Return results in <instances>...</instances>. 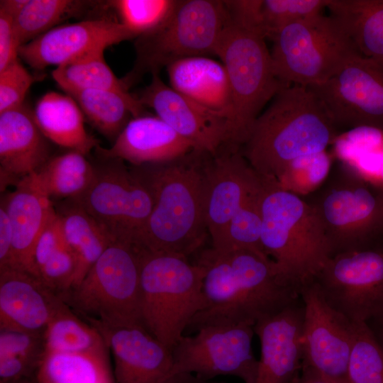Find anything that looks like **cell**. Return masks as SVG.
Masks as SVG:
<instances>
[{
  "label": "cell",
  "mask_w": 383,
  "mask_h": 383,
  "mask_svg": "<svg viewBox=\"0 0 383 383\" xmlns=\"http://www.w3.org/2000/svg\"><path fill=\"white\" fill-rule=\"evenodd\" d=\"M136 97L144 107L152 108L157 116L192 141L199 150L214 156L225 146H230L227 116L175 91L158 73L152 74L150 83Z\"/></svg>",
  "instance_id": "obj_17"
},
{
  "label": "cell",
  "mask_w": 383,
  "mask_h": 383,
  "mask_svg": "<svg viewBox=\"0 0 383 383\" xmlns=\"http://www.w3.org/2000/svg\"><path fill=\"white\" fill-rule=\"evenodd\" d=\"M340 168L307 201L323 226L332 255L376 243L383 231V189Z\"/></svg>",
  "instance_id": "obj_10"
},
{
  "label": "cell",
  "mask_w": 383,
  "mask_h": 383,
  "mask_svg": "<svg viewBox=\"0 0 383 383\" xmlns=\"http://www.w3.org/2000/svg\"><path fill=\"white\" fill-rule=\"evenodd\" d=\"M33 174L52 200H76L89 187L94 169L85 155L70 150L51 157Z\"/></svg>",
  "instance_id": "obj_30"
},
{
  "label": "cell",
  "mask_w": 383,
  "mask_h": 383,
  "mask_svg": "<svg viewBox=\"0 0 383 383\" xmlns=\"http://www.w3.org/2000/svg\"><path fill=\"white\" fill-rule=\"evenodd\" d=\"M326 8L361 55L383 60V0H327Z\"/></svg>",
  "instance_id": "obj_28"
},
{
  "label": "cell",
  "mask_w": 383,
  "mask_h": 383,
  "mask_svg": "<svg viewBox=\"0 0 383 383\" xmlns=\"http://www.w3.org/2000/svg\"><path fill=\"white\" fill-rule=\"evenodd\" d=\"M38 383H116L109 354L45 352Z\"/></svg>",
  "instance_id": "obj_29"
},
{
  "label": "cell",
  "mask_w": 383,
  "mask_h": 383,
  "mask_svg": "<svg viewBox=\"0 0 383 383\" xmlns=\"http://www.w3.org/2000/svg\"><path fill=\"white\" fill-rule=\"evenodd\" d=\"M253 326L213 325L199 328L193 336L182 335L172 352L178 372L208 381L221 375L254 383L259 360L253 355Z\"/></svg>",
  "instance_id": "obj_13"
},
{
  "label": "cell",
  "mask_w": 383,
  "mask_h": 383,
  "mask_svg": "<svg viewBox=\"0 0 383 383\" xmlns=\"http://www.w3.org/2000/svg\"><path fill=\"white\" fill-rule=\"evenodd\" d=\"M304 304L302 369L349 383L356 323L333 308L313 282L300 292Z\"/></svg>",
  "instance_id": "obj_15"
},
{
  "label": "cell",
  "mask_w": 383,
  "mask_h": 383,
  "mask_svg": "<svg viewBox=\"0 0 383 383\" xmlns=\"http://www.w3.org/2000/svg\"><path fill=\"white\" fill-rule=\"evenodd\" d=\"M65 302L44 330L45 352L109 354L100 333Z\"/></svg>",
  "instance_id": "obj_32"
},
{
  "label": "cell",
  "mask_w": 383,
  "mask_h": 383,
  "mask_svg": "<svg viewBox=\"0 0 383 383\" xmlns=\"http://www.w3.org/2000/svg\"><path fill=\"white\" fill-rule=\"evenodd\" d=\"M197 264L204 268L205 307L187 328L248 324L274 316L300 298V292L278 276L268 256L238 249L204 251Z\"/></svg>",
  "instance_id": "obj_1"
},
{
  "label": "cell",
  "mask_w": 383,
  "mask_h": 383,
  "mask_svg": "<svg viewBox=\"0 0 383 383\" xmlns=\"http://www.w3.org/2000/svg\"><path fill=\"white\" fill-rule=\"evenodd\" d=\"M309 88L336 129L383 131V60L356 52L328 81Z\"/></svg>",
  "instance_id": "obj_14"
},
{
  "label": "cell",
  "mask_w": 383,
  "mask_h": 383,
  "mask_svg": "<svg viewBox=\"0 0 383 383\" xmlns=\"http://www.w3.org/2000/svg\"><path fill=\"white\" fill-rule=\"evenodd\" d=\"M21 46L13 18L0 9V72L18 59Z\"/></svg>",
  "instance_id": "obj_46"
},
{
  "label": "cell",
  "mask_w": 383,
  "mask_h": 383,
  "mask_svg": "<svg viewBox=\"0 0 383 383\" xmlns=\"http://www.w3.org/2000/svg\"><path fill=\"white\" fill-rule=\"evenodd\" d=\"M49 141L25 104L0 113L1 187L37 172L51 157Z\"/></svg>",
  "instance_id": "obj_23"
},
{
  "label": "cell",
  "mask_w": 383,
  "mask_h": 383,
  "mask_svg": "<svg viewBox=\"0 0 383 383\" xmlns=\"http://www.w3.org/2000/svg\"><path fill=\"white\" fill-rule=\"evenodd\" d=\"M303 318L304 304L300 296L279 313L253 326L261 346L254 383L296 382L302 369Z\"/></svg>",
  "instance_id": "obj_20"
},
{
  "label": "cell",
  "mask_w": 383,
  "mask_h": 383,
  "mask_svg": "<svg viewBox=\"0 0 383 383\" xmlns=\"http://www.w3.org/2000/svg\"><path fill=\"white\" fill-rule=\"evenodd\" d=\"M44 135L52 143L87 155L99 145L84 127V114L68 94L49 91L37 101L33 111Z\"/></svg>",
  "instance_id": "obj_26"
},
{
  "label": "cell",
  "mask_w": 383,
  "mask_h": 383,
  "mask_svg": "<svg viewBox=\"0 0 383 383\" xmlns=\"http://www.w3.org/2000/svg\"><path fill=\"white\" fill-rule=\"evenodd\" d=\"M27 1L28 0H1L0 9L11 16L14 19Z\"/></svg>",
  "instance_id": "obj_49"
},
{
  "label": "cell",
  "mask_w": 383,
  "mask_h": 383,
  "mask_svg": "<svg viewBox=\"0 0 383 383\" xmlns=\"http://www.w3.org/2000/svg\"><path fill=\"white\" fill-rule=\"evenodd\" d=\"M83 319L100 333L111 353L116 383H208L178 372L172 350L143 326Z\"/></svg>",
  "instance_id": "obj_16"
},
{
  "label": "cell",
  "mask_w": 383,
  "mask_h": 383,
  "mask_svg": "<svg viewBox=\"0 0 383 383\" xmlns=\"http://www.w3.org/2000/svg\"><path fill=\"white\" fill-rule=\"evenodd\" d=\"M177 2V0H114L109 4L118 13L119 22L136 38L163 23Z\"/></svg>",
  "instance_id": "obj_38"
},
{
  "label": "cell",
  "mask_w": 383,
  "mask_h": 383,
  "mask_svg": "<svg viewBox=\"0 0 383 383\" xmlns=\"http://www.w3.org/2000/svg\"><path fill=\"white\" fill-rule=\"evenodd\" d=\"M13 243L11 225L4 207L0 206V270L11 265Z\"/></svg>",
  "instance_id": "obj_47"
},
{
  "label": "cell",
  "mask_w": 383,
  "mask_h": 383,
  "mask_svg": "<svg viewBox=\"0 0 383 383\" xmlns=\"http://www.w3.org/2000/svg\"><path fill=\"white\" fill-rule=\"evenodd\" d=\"M13 383H38L36 377L26 378Z\"/></svg>",
  "instance_id": "obj_51"
},
{
  "label": "cell",
  "mask_w": 383,
  "mask_h": 383,
  "mask_svg": "<svg viewBox=\"0 0 383 383\" xmlns=\"http://www.w3.org/2000/svg\"><path fill=\"white\" fill-rule=\"evenodd\" d=\"M99 157L119 159L133 167L175 160L199 150L158 116L133 118L112 146L95 149Z\"/></svg>",
  "instance_id": "obj_22"
},
{
  "label": "cell",
  "mask_w": 383,
  "mask_h": 383,
  "mask_svg": "<svg viewBox=\"0 0 383 383\" xmlns=\"http://www.w3.org/2000/svg\"><path fill=\"white\" fill-rule=\"evenodd\" d=\"M135 36L119 21L97 18L55 26L20 47L18 55L30 66L56 67L104 52L111 45Z\"/></svg>",
  "instance_id": "obj_18"
},
{
  "label": "cell",
  "mask_w": 383,
  "mask_h": 383,
  "mask_svg": "<svg viewBox=\"0 0 383 383\" xmlns=\"http://www.w3.org/2000/svg\"><path fill=\"white\" fill-rule=\"evenodd\" d=\"M206 154L196 150L173 161L133 167L153 201L137 246L187 257L202 245L207 231Z\"/></svg>",
  "instance_id": "obj_2"
},
{
  "label": "cell",
  "mask_w": 383,
  "mask_h": 383,
  "mask_svg": "<svg viewBox=\"0 0 383 383\" xmlns=\"http://www.w3.org/2000/svg\"><path fill=\"white\" fill-rule=\"evenodd\" d=\"M43 333L0 331V355L19 357L39 368L45 353Z\"/></svg>",
  "instance_id": "obj_42"
},
{
  "label": "cell",
  "mask_w": 383,
  "mask_h": 383,
  "mask_svg": "<svg viewBox=\"0 0 383 383\" xmlns=\"http://www.w3.org/2000/svg\"><path fill=\"white\" fill-rule=\"evenodd\" d=\"M64 244L61 223L56 211L46 223L34 246L33 261L38 277L40 268Z\"/></svg>",
  "instance_id": "obj_44"
},
{
  "label": "cell",
  "mask_w": 383,
  "mask_h": 383,
  "mask_svg": "<svg viewBox=\"0 0 383 383\" xmlns=\"http://www.w3.org/2000/svg\"><path fill=\"white\" fill-rule=\"evenodd\" d=\"M33 76L16 60L0 72V113L24 104Z\"/></svg>",
  "instance_id": "obj_41"
},
{
  "label": "cell",
  "mask_w": 383,
  "mask_h": 383,
  "mask_svg": "<svg viewBox=\"0 0 383 383\" xmlns=\"http://www.w3.org/2000/svg\"><path fill=\"white\" fill-rule=\"evenodd\" d=\"M166 68L173 89L207 108L226 115L230 128L231 89L222 63L206 56H196L175 61Z\"/></svg>",
  "instance_id": "obj_25"
},
{
  "label": "cell",
  "mask_w": 383,
  "mask_h": 383,
  "mask_svg": "<svg viewBox=\"0 0 383 383\" xmlns=\"http://www.w3.org/2000/svg\"><path fill=\"white\" fill-rule=\"evenodd\" d=\"M296 383H344L309 370H301Z\"/></svg>",
  "instance_id": "obj_48"
},
{
  "label": "cell",
  "mask_w": 383,
  "mask_h": 383,
  "mask_svg": "<svg viewBox=\"0 0 383 383\" xmlns=\"http://www.w3.org/2000/svg\"><path fill=\"white\" fill-rule=\"evenodd\" d=\"M271 40L274 72L287 86L320 85L359 52L338 22L322 13L286 26Z\"/></svg>",
  "instance_id": "obj_8"
},
{
  "label": "cell",
  "mask_w": 383,
  "mask_h": 383,
  "mask_svg": "<svg viewBox=\"0 0 383 383\" xmlns=\"http://www.w3.org/2000/svg\"><path fill=\"white\" fill-rule=\"evenodd\" d=\"M60 298L83 318L111 325H141L137 245L114 240L81 282Z\"/></svg>",
  "instance_id": "obj_9"
},
{
  "label": "cell",
  "mask_w": 383,
  "mask_h": 383,
  "mask_svg": "<svg viewBox=\"0 0 383 383\" xmlns=\"http://www.w3.org/2000/svg\"><path fill=\"white\" fill-rule=\"evenodd\" d=\"M1 200L13 232L11 265L38 277L33 261L35 242L50 218L56 213L52 200L33 173L21 179ZM7 268V267H6Z\"/></svg>",
  "instance_id": "obj_24"
},
{
  "label": "cell",
  "mask_w": 383,
  "mask_h": 383,
  "mask_svg": "<svg viewBox=\"0 0 383 383\" xmlns=\"http://www.w3.org/2000/svg\"><path fill=\"white\" fill-rule=\"evenodd\" d=\"M138 248L140 323L172 350L206 306L204 268L180 255Z\"/></svg>",
  "instance_id": "obj_5"
},
{
  "label": "cell",
  "mask_w": 383,
  "mask_h": 383,
  "mask_svg": "<svg viewBox=\"0 0 383 383\" xmlns=\"http://www.w3.org/2000/svg\"><path fill=\"white\" fill-rule=\"evenodd\" d=\"M262 187L263 182L233 215L219 246L212 249L217 251L247 249L266 255L261 240L262 218L260 202Z\"/></svg>",
  "instance_id": "obj_35"
},
{
  "label": "cell",
  "mask_w": 383,
  "mask_h": 383,
  "mask_svg": "<svg viewBox=\"0 0 383 383\" xmlns=\"http://www.w3.org/2000/svg\"><path fill=\"white\" fill-rule=\"evenodd\" d=\"M349 383H383V349L366 323H357L349 361Z\"/></svg>",
  "instance_id": "obj_36"
},
{
  "label": "cell",
  "mask_w": 383,
  "mask_h": 383,
  "mask_svg": "<svg viewBox=\"0 0 383 383\" xmlns=\"http://www.w3.org/2000/svg\"><path fill=\"white\" fill-rule=\"evenodd\" d=\"M216 55L231 89L230 145L240 149L265 106L288 86L276 77L265 38L258 32L226 19Z\"/></svg>",
  "instance_id": "obj_6"
},
{
  "label": "cell",
  "mask_w": 383,
  "mask_h": 383,
  "mask_svg": "<svg viewBox=\"0 0 383 383\" xmlns=\"http://www.w3.org/2000/svg\"><path fill=\"white\" fill-rule=\"evenodd\" d=\"M331 163V156L326 150L303 156L292 161L274 181L283 189L303 197L325 182Z\"/></svg>",
  "instance_id": "obj_37"
},
{
  "label": "cell",
  "mask_w": 383,
  "mask_h": 383,
  "mask_svg": "<svg viewBox=\"0 0 383 383\" xmlns=\"http://www.w3.org/2000/svg\"><path fill=\"white\" fill-rule=\"evenodd\" d=\"M226 18L223 1L177 0L163 23L136 38L134 65L123 81L129 89L143 74L179 60L216 55Z\"/></svg>",
  "instance_id": "obj_7"
},
{
  "label": "cell",
  "mask_w": 383,
  "mask_h": 383,
  "mask_svg": "<svg viewBox=\"0 0 383 383\" xmlns=\"http://www.w3.org/2000/svg\"><path fill=\"white\" fill-rule=\"evenodd\" d=\"M263 179L239 149L213 156L205 166V217L212 248H217L231 219Z\"/></svg>",
  "instance_id": "obj_19"
},
{
  "label": "cell",
  "mask_w": 383,
  "mask_h": 383,
  "mask_svg": "<svg viewBox=\"0 0 383 383\" xmlns=\"http://www.w3.org/2000/svg\"><path fill=\"white\" fill-rule=\"evenodd\" d=\"M64 304L39 277L16 268L0 270V331L43 333Z\"/></svg>",
  "instance_id": "obj_21"
},
{
  "label": "cell",
  "mask_w": 383,
  "mask_h": 383,
  "mask_svg": "<svg viewBox=\"0 0 383 383\" xmlns=\"http://www.w3.org/2000/svg\"><path fill=\"white\" fill-rule=\"evenodd\" d=\"M76 269L75 255L64 244L40 268L39 277L49 289L60 297L70 290Z\"/></svg>",
  "instance_id": "obj_40"
},
{
  "label": "cell",
  "mask_w": 383,
  "mask_h": 383,
  "mask_svg": "<svg viewBox=\"0 0 383 383\" xmlns=\"http://www.w3.org/2000/svg\"><path fill=\"white\" fill-rule=\"evenodd\" d=\"M104 52L88 56L57 67L53 79L65 92L82 89H101L119 94L134 106L145 109L136 96L128 91L104 59Z\"/></svg>",
  "instance_id": "obj_33"
},
{
  "label": "cell",
  "mask_w": 383,
  "mask_h": 383,
  "mask_svg": "<svg viewBox=\"0 0 383 383\" xmlns=\"http://www.w3.org/2000/svg\"><path fill=\"white\" fill-rule=\"evenodd\" d=\"M341 164L365 181L383 189V146L362 151Z\"/></svg>",
  "instance_id": "obj_43"
},
{
  "label": "cell",
  "mask_w": 383,
  "mask_h": 383,
  "mask_svg": "<svg viewBox=\"0 0 383 383\" xmlns=\"http://www.w3.org/2000/svg\"><path fill=\"white\" fill-rule=\"evenodd\" d=\"M261 240L279 278L297 289L313 282L332 250L323 226L304 197L263 178Z\"/></svg>",
  "instance_id": "obj_4"
},
{
  "label": "cell",
  "mask_w": 383,
  "mask_h": 383,
  "mask_svg": "<svg viewBox=\"0 0 383 383\" xmlns=\"http://www.w3.org/2000/svg\"><path fill=\"white\" fill-rule=\"evenodd\" d=\"M65 201L67 203L56 211L60 221L64 241L77 260V269L70 290L81 282L115 239L77 203L72 200Z\"/></svg>",
  "instance_id": "obj_27"
},
{
  "label": "cell",
  "mask_w": 383,
  "mask_h": 383,
  "mask_svg": "<svg viewBox=\"0 0 383 383\" xmlns=\"http://www.w3.org/2000/svg\"><path fill=\"white\" fill-rule=\"evenodd\" d=\"M313 282L336 311L367 323L383 313V245L332 255Z\"/></svg>",
  "instance_id": "obj_12"
},
{
  "label": "cell",
  "mask_w": 383,
  "mask_h": 383,
  "mask_svg": "<svg viewBox=\"0 0 383 383\" xmlns=\"http://www.w3.org/2000/svg\"><path fill=\"white\" fill-rule=\"evenodd\" d=\"M263 0H225L226 20L260 33L262 30V7Z\"/></svg>",
  "instance_id": "obj_45"
},
{
  "label": "cell",
  "mask_w": 383,
  "mask_h": 383,
  "mask_svg": "<svg viewBox=\"0 0 383 383\" xmlns=\"http://www.w3.org/2000/svg\"><path fill=\"white\" fill-rule=\"evenodd\" d=\"M366 323L376 340L383 349V313L370 320Z\"/></svg>",
  "instance_id": "obj_50"
},
{
  "label": "cell",
  "mask_w": 383,
  "mask_h": 383,
  "mask_svg": "<svg viewBox=\"0 0 383 383\" xmlns=\"http://www.w3.org/2000/svg\"><path fill=\"white\" fill-rule=\"evenodd\" d=\"M336 133L314 91L289 85L257 118L242 154L260 177L276 180L294 160L326 150Z\"/></svg>",
  "instance_id": "obj_3"
},
{
  "label": "cell",
  "mask_w": 383,
  "mask_h": 383,
  "mask_svg": "<svg viewBox=\"0 0 383 383\" xmlns=\"http://www.w3.org/2000/svg\"><path fill=\"white\" fill-rule=\"evenodd\" d=\"M66 94L75 100L94 128L113 142L133 118L146 115L145 109L113 91L91 89Z\"/></svg>",
  "instance_id": "obj_31"
},
{
  "label": "cell",
  "mask_w": 383,
  "mask_h": 383,
  "mask_svg": "<svg viewBox=\"0 0 383 383\" xmlns=\"http://www.w3.org/2000/svg\"><path fill=\"white\" fill-rule=\"evenodd\" d=\"M85 4L84 1L73 0H28L14 18L21 45L54 28L62 21L79 15Z\"/></svg>",
  "instance_id": "obj_34"
},
{
  "label": "cell",
  "mask_w": 383,
  "mask_h": 383,
  "mask_svg": "<svg viewBox=\"0 0 383 383\" xmlns=\"http://www.w3.org/2000/svg\"><path fill=\"white\" fill-rule=\"evenodd\" d=\"M99 157L89 187L72 201L115 240L136 244L152 209L151 194L123 160Z\"/></svg>",
  "instance_id": "obj_11"
},
{
  "label": "cell",
  "mask_w": 383,
  "mask_h": 383,
  "mask_svg": "<svg viewBox=\"0 0 383 383\" xmlns=\"http://www.w3.org/2000/svg\"><path fill=\"white\" fill-rule=\"evenodd\" d=\"M327 0H263L262 30L271 39L286 26L321 13Z\"/></svg>",
  "instance_id": "obj_39"
}]
</instances>
